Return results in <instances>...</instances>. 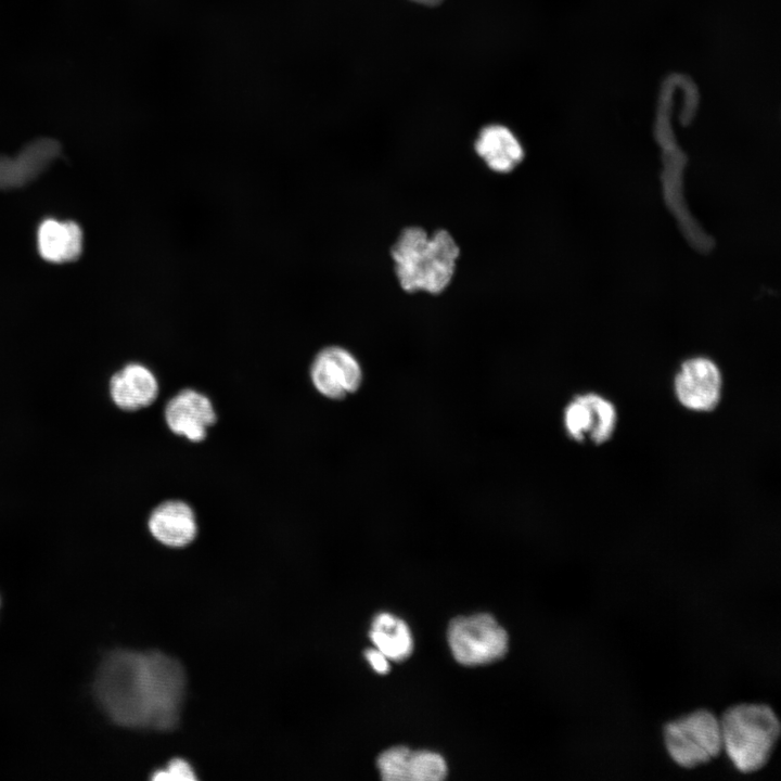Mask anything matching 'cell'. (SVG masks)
<instances>
[{
	"label": "cell",
	"mask_w": 781,
	"mask_h": 781,
	"mask_svg": "<svg viewBox=\"0 0 781 781\" xmlns=\"http://www.w3.org/2000/svg\"><path fill=\"white\" fill-rule=\"evenodd\" d=\"M38 249L51 263L76 259L81 253L82 232L73 221L44 220L38 229Z\"/></svg>",
	"instance_id": "obj_14"
},
{
	"label": "cell",
	"mask_w": 781,
	"mask_h": 781,
	"mask_svg": "<svg viewBox=\"0 0 781 781\" xmlns=\"http://www.w3.org/2000/svg\"><path fill=\"white\" fill-rule=\"evenodd\" d=\"M721 384L717 366L707 358L696 357L681 364L675 377V393L683 407L708 412L719 404Z\"/></svg>",
	"instance_id": "obj_7"
},
{
	"label": "cell",
	"mask_w": 781,
	"mask_h": 781,
	"mask_svg": "<svg viewBox=\"0 0 781 781\" xmlns=\"http://www.w3.org/2000/svg\"><path fill=\"white\" fill-rule=\"evenodd\" d=\"M310 377L323 396L340 399L359 387L362 374L358 361L347 349L329 346L316 355Z\"/></svg>",
	"instance_id": "obj_8"
},
{
	"label": "cell",
	"mask_w": 781,
	"mask_h": 781,
	"mask_svg": "<svg viewBox=\"0 0 781 781\" xmlns=\"http://www.w3.org/2000/svg\"><path fill=\"white\" fill-rule=\"evenodd\" d=\"M370 639L387 658L399 662L412 652V637L407 624L388 614H377L371 624Z\"/></svg>",
	"instance_id": "obj_15"
},
{
	"label": "cell",
	"mask_w": 781,
	"mask_h": 781,
	"mask_svg": "<svg viewBox=\"0 0 781 781\" xmlns=\"http://www.w3.org/2000/svg\"><path fill=\"white\" fill-rule=\"evenodd\" d=\"M447 637L453 657L466 666L494 662L508 650L505 630L485 613L453 618Z\"/></svg>",
	"instance_id": "obj_5"
},
{
	"label": "cell",
	"mask_w": 781,
	"mask_h": 781,
	"mask_svg": "<svg viewBox=\"0 0 781 781\" xmlns=\"http://www.w3.org/2000/svg\"><path fill=\"white\" fill-rule=\"evenodd\" d=\"M153 780L157 781H193L196 779L192 767L183 759H174L167 768L153 773Z\"/></svg>",
	"instance_id": "obj_16"
},
{
	"label": "cell",
	"mask_w": 781,
	"mask_h": 781,
	"mask_svg": "<svg viewBox=\"0 0 781 781\" xmlns=\"http://www.w3.org/2000/svg\"><path fill=\"white\" fill-rule=\"evenodd\" d=\"M722 751L743 773L766 766L779 740L781 726L774 710L758 703H742L725 710L719 718Z\"/></svg>",
	"instance_id": "obj_3"
},
{
	"label": "cell",
	"mask_w": 781,
	"mask_h": 781,
	"mask_svg": "<svg viewBox=\"0 0 781 781\" xmlns=\"http://www.w3.org/2000/svg\"><path fill=\"white\" fill-rule=\"evenodd\" d=\"M185 690L181 664L156 651L115 650L95 673L93 694L116 725L132 729H172Z\"/></svg>",
	"instance_id": "obj_1"
},
{
	"label": "cell",
	"mask_w": 781,
	"mask_h": 781,
	"mask_svg": "<svg viewBox=\"0 0 781 781\" xmlns=\"http://www.w3.org/2000/svg\"><path fill=\"white\" fill-rule=\"evenodd\" d=\"M108 394L117 408L136 411L154 402L158 394V383L148 367L130 362L111 376Z\"/></svg>",
	"instance_id": "obj_11"
},
{
	"label": "cell",
	"mask_w": 781,
	"mask_h": 781,
	"mask_svg": "<svg viewBox=\"0 0 781 781\" xmlns=\"http://www.w3.org/2000/svg\"><path fill=\"white\" fill-rule=\"evenodd\" d=\"M364 655L376 673L386 674L389 670L387 657L376 648L366 650Z\"/></svg>",
	"instance_id": "obj_17"
},
{
	"label": "cell",
	"mask_w": 781,
	"mask_h": 781,
	"mask_svg": "<svg viewBox=\"0 0 781 781\" xmlns=\"http://www.w3.org/2000/svg\"><path fill=\"white\" fill-rule=\"evenodd\" d=\"M165 421L172 433L191 441H202L207 428L216 422V412L208 397L188 388L167 402Z\"/></svg>",
	"instance_id": "obj_10"
},
{
	"label": "cell",
	"mask_w": 781,
	"mask_h": 781,
	"mask_svg": "<svg viewBox=\"0 0 781 781\" xmlns=\"http://www.w3.org/2000/svg\"><path fill=\"white\" fill-rule=\"evenodd\" d=\"M616 419L614 406L592 393L575 397L564 411L567 434L576 441L593 445L603 444L611 438Z\"/></svg>",
	"instance_id": "obj_6"
},
{
	"label": "cell",
	"mask_w": 781,
	"mask_h": 781,
	"mask_svg": "<svg viewBox=\"0 0 781 781\" xmlns=\"http://www.w3.org/2000/svg\"><path fill=\"white\" fill-rule=\"evenodd\" d=\"M474 150L490 170L499 174L511 172L524 158V150L517 137L500 124L483 127L476 137Z\"/></svg>",
	"instance_id": "obj_13"
},
{
	"label": "cell",
	"mask_w": 781,
	"mask_h": 781,
	"mask_svg": "<svg viewBox=\"0 0 781 781\" xmlns=\"http://www.w3.org/2000/svg\"><path fill=\"white\" fill-rule=\"evenodd\" d=\"M376 765L386 781H439L447 774L446 763L439 754L405 746L384 751Z\"/></svg>",
	"instance_id": "obj_9"
},
{
	"label": "cell",
	"mask_w": 781,
	"mask_h": 781,
	"mask_svg": "<svg viewBox=\"0 0 781 781\" xmlns=\"http://www.w3.org/2000/svg\"><path fill=\"white\" fill-rule=\"evenodd\" d=\"M663 738L669 757L682 768L706 764L722 752L720 720L705 708L667 722Z\"/></svg>",
	"instance_id": "obj_4"
},
{
	"label": "cell",
	"mask_w": 781,
	"mask_h": 781,
	"mask_svg": "<svg viewBox=\"0 0 781 781\" xmlns=\"http://www.w3.org/2000/svg\"><path fill=\"white\" fill-rule=\"evenodd\" d=\"M148 527L157 541L171 548L189 545L197 533L193 510L180 500L158 504L149 516Z\"/></svg>",
	"instance_id": "obj_12"
},
{
	"label": "cell",
	"mask_w": 781,
	"mask_h": 781,
	"mask_svg": "<svg viewBox=\"0 0 781 781\" xmlns=\"http://www.w3.org/2000/svg\"><path fill=\"white\" fill-rule=\"evenodd\" d=\"M460 255L445 229L430 234L418 226L401 230L390 248L396 278L407 293L439 294L450 284Z\"/></svg>",
	"instance_id": "obj_2"
},
{
	"label": "cell",
	"mask_w": 781,
	"mask_h": 781,
	"mask_svg": "<svg viewBox=\"0 0 781 781\" xmlns=\"http://www.w3.org/2000/svg\"><path fill=\"white\" fill-rule=\"evenodd\" d=\"M415 3L427 5V7H434L443 2V0H411Z\"/></svg>",
	"instance_id": "obj_18"
},
{
	"label": "cell",
	"mask_w": 781,
	"mask_h": 781,
	"mask_svg": "<svg viewBox=\"0 0 781 781\" xmlns=\"http://www.w3.org/2000/svg\"><path fill=\"white\" fill-rule=\"evenodd\" d=\"M0 604H1V600H0Z\"/></svg>",
	"instance_id": "obj_19"
}]
</instances>
